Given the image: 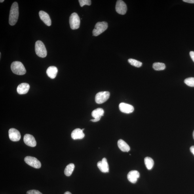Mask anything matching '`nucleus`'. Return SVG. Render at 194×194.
<instances>
[{"mask_svg": "<svg viewBox=\"0 0 194 194\" xmlns=\"http://www.w3.org/2000/svg\"><path fill=\"white\" fill-rule=\"evenodd\" d=\"M153 68L156 71L164 70L166 68L165 64L163 63L156 62L153 64Z\"/></svg>", "mask_w": 194, "mask_h": 194, "instance_id": "obj_22", "label": "nucleus"}, {"mask_svg": "<svg viewBox=\"0 0 194 194\" xmlns=\"http://www.w3.org/2000/svg\"><path fill=\"white\" fill-rule=\"evenodd\" d=\"M104 110L102 108H98L93 111L91 115L92 117L94 118H101V117L104 115Z\"/></svg>", "mask_w": 194, "mask_h": 194, "instance_id": "obj_19", "label": "nucleus"}, {"mask_svg": "<svg viewBox=\"0 0 194 194\" xmlns=\"http://www.w3.org/2000/svg\"><path fill=\"white\" fill-rule=\"evenodd\" d=\"M24 142L27 145L31 147L36 146L37 142L34 137L30 134L25 135L24 138Z\"/></svg>", "mask_w": 194, "mask_h": 194, "instance_id": "obj_10", "label": "nucleus"}, {"mask_svg": "<svg viewBox=\"0 0 194 194\" xmlns=\"http://www.w3.org/2000/svg\"><path fill=\"white\" fill-rule=\"evenodd\" d=\"M30 86L29 84L23 83L20 84L17 87V92L20 94H25L28 92Z\"/></svg>", "mask_w": 194, "mask_h": 194, "instance_id": "obj_16", "label": "nucleus"}, {"mask_svg": "<svg viewBox=\"0 0 194 194\" xmlns=\"http://www.w3.org/2000/svg\"><path fill=\"white\" fill-rule=\"evenodd\" d=\"M39 15L40 18L45 24L48 26H50L51 25V20L50 19L49 15L46 12L41 10L39 12Z\"/></svg>", "mask_w": 194, "mask_h": 194, "instance_id": "obj_14", "label": "nucleus"}, {"mask_svg": "<svg viewBox=\"0 0 194 194\" xmlns=\"http://www.w3.org/2000/svg\"><path fill=\"white\" fill-rule=\"evenodd\" d=\"M145 165L148 170H151L153 168L154 165V161L151 158L147 157L145 158Z\"/></svg>", "mask_w": 194, "mask_h": 194, "instance_id": "obj_21", "label": "nucleus"}, {"mask_svg": "<svg viewBox=\"0 0 194 194\" xmlns=\"http://www.w3.org/2000/svg\"><path fill=\"white\" fill-rule=\"evenodd\" d=\"M116 11L120 14L124 15L127 11V7L125 3L121 0L117 1L115 7Z\"/></svg>", "mask_w": 194, "mask_h": 194, "instance_id": "obj_8", "label": "nucleus"}, {"mask_svg": "<svg viewBox=\"0 0 194 194\" xmlns=\"http://www.w3.org/2000/svg\"><path fill=\"white\" fill-rule=\"evenodd\" d=\"M108 24L106 22H98L96 24L92 32L93 35L98 36L104 32L107 28Z\"/></svg>", "mask_w": 194, "mask_h": 194, "instance_id": "obj_4", "label": "nucleus"}, {"mask_svg": "<svg viewBox=\"0 0 194 194\" xmlns=\"http://www.w3.org/2000/svg\"><path fill=\"white\" fill-rule=\"evenodd\" d=\"M193 138H194V131H193Z\"/></svg>", "mask_w": 194, "mask_h": 194, "instance_id": "obj_33", "label": "nucleus"}, {"mask_svg": "<svg viewBox=\"0 0 194 194\" xmlns=\"http://www.w3.org/2000/svg\"><path fill=\"white\" fill-rule=\"evenodd\" d=\"M100 119L101 118H94V119L91 120V121L94 122H97L99 121Z\"/></svg>", "mask_w": 194, "mask_h": 194, "instance_id": "obj_29", "label": "nucleus"}, {"mask_svg": "<svg viewBox=\"0 0 194 194\" xmlns=\"http://www.w3.org/2000/svg\"><path fill=\"white\" fill-rule=\"evenodd\" d=\"M64 194H72L70 192H65Z\"/></svg>", "mask_w": 194, "mask_h": 194, "instance_id": "obj_31", "label": "nucleus"}, {"mask_svg": "<svg viewBox=\"0 0 194 194\" xmlns=\"http://www.w3.org/2000/svg\"><path fill=\"white\" fill-rule=\"evenodd\" d=\"M19 16V8L18 4L17 2H14L11 6L9 16V24L11 26H14L17 21Z\"/></svg>", "mask_w": 194, "mask_h": 194, "instance_id": "obj_1", "label": "nucleus"}, {"mask_svg": "<svg viewBox=\"0 0 194 194\" xmlns=\"http://www.w3.org/2000/svg\"><path fill=\"white\" fill-rule=\"evenodd\" d=\"M25 163L33 168L39 169L41 166V162L35 157L27 156L25 158Z\"/></svg>", "mask_w": 194, "mask_h": 194, "instance_id": "obj_7", "label": "nucleus"}, {"mask_svg": "<svg viewBox=\"0 0 194 194\" xmlns=\"http://www.w3.org/2000/svg\"><path fill=\"white\" fill-rule=\"evenodd\" d=\"M118 145L119 149L122 151L128 152L130 150L129 146L125 141L122 139H120L118 141Z\"/></svg>", "mask_w": 194, "mask_h": 194, "instance_id": "obj_18", "label": "nucleus"}, {"mask_svg": "<svg viewBox=\"0 0 194 194\" xmlns=\"http://www.w3.org/2000/svg\"><path fill=\"white\" fill-rule=\"evenodd\" d=\"M4 1V0H1V1H0V2L2 3Z\"/></svg>", "mask_w": 194, "mask_h": 194, "instance_id": "obj_32", "label": "nucleus"}, {"mask_svg": "<svg viewBox=\"0 0 194 194\" xmlns=\"http://www.w3.org/2000/svg\"><path fill=\"white\" fill-rule=\"evenodd\" d=\"M35 50L37 56L41 58H45L47 56V52L45 45L41 41H37L35 43Z\"/></svg>", "mask_w": 194, "mask_h": 194, "instance_id": "obj_3", "label": "nucleus"}, {"mask_svg": "<svg viewBox=\"0 0 194 194\" xmlns=\"http://www.w3.org/2000/svg\"><path fill=\"white\" fill-rule=\"evenodd\" d=\"M97 166L99 169L103 173H108L109 172V167L106 158H104L102 161H99Z\"/></svg>", "mask_w": 194, "mask_h": 194, "instance_id": "obj_12", "label": "nucleus"}, {"mask_svg": "<svg viewBox=\"0 0 194 194\" xmlns=\"http://www.w3.org/2000/svg\"><path fill=\"white\" fill-rule=\"evenodd\" d=\"M110 93L108 91H103L98 92L96 95L95 102L98 104H101L106 102L108 99Z\"/></svg>", "mask_w": 194, "mask_h": 194, "instance_id": "obj_6", "label": "nucleus"}, {"mask_svg": "<svg viewBox=\"0 0 194 194\" xmlns=\"http://www.w3.org/2000/svg\"><path fill=\"white\" fill-rule=\"evenodd\" d=\"M69 24L71 28L72 29H79L80 26V20L78 14L76 13H73L69 17Z\"/></svg>", "mask_w": 194, "mask_h": 194, "instance_id": "obj_5", "label": "nucleus"}, {"mask_svg": "<svg viewBox=\"0 0 194 194\" xmlns=\"http://www.w3.org/2000/svg\"><path fill=\"white\" fill-rule=\"evenodd\" d=\"M184 83L187 86L190 87H194V78L189 77L187 78L184 80Z\"/></svg>", "mask_w": 194, "mask_h": 194, "instance_id": "obj_24", "label": "nucleus"}, {"mask_svg": "<svg viewBox=\"0 0 194 194\" xmlns=\"http://www.w3.org/2000/svg\"><path fill=\"white\" fill-rule=\"evenodd\" d=\"M183 2L189 3H194V0H183Z\"/></svg>", "mask_w": 194, "mask_h": 194, "instance_id": "obj_28", "label": "nucleus"}, {"mask_svg": "<svg viewBox=\"0 0 194 194\" xmlns=\"http://www.w3.org/2000/svg\"><path fill=\"white\" fill-rule=\"evenodd\" d=\"M27 194H43L39 191L36 190H31L27 192Z\"/></svg>", "mask_w": 194, "mask_h": 194, "instance_id": "obj_26", "label": "nucleus"}, {"mask_svg": "<svg viewBox=\"0 0 194 194\" xmlns=\"http://www.w3.org/2000/svg\"><path fill=\"white\" fill-rule=\"evenodd\" d=\"M11 69L13 72L17 75H24L26 73V70L24 65L18 61H16L12 63Z\"/></svg>", "mask_w": 194, "mask_h": 194, "instance_id": "obj_2", "label": "nucleus"}, {"mask_svg": "<svg viewBox=\"0 0 194 194\" xmlns=\"http://www.w3.org/2000/svg\"><path fill=\"white\" fill-rule=\"evenodd\" d=\"M190 149L191 152L194 155V146H192L190 147Z\"/></svg>", "mask_w": 194, "mask_h": 194, "instance_id": "obj_30", "label": "nucleus"}, {"mask_svg": "<svg viewBox=\"0 0 194 194\" xmlns=\"http://www.w3.org/2000/svg\"><path fill=\"white\" fill-rule=\"evenodd\" d=\"M9 136L10 140L14 142L18 141L21 138V134L19 131L16 129L12 128L10 129L8 131Z\"/></svg>", "mask_w": 194, "mask_h": 194, "instance_id": "obj_9", "label": "nucleus"}, {"mask_svg": "<svg viewBox=\"0 0 194 194\" xmlns=\"http://www.w3.org/2000/svg\"><path fill=\"white\" fill-rule=\"evenodd\" d=\"M75 167V165L73 163L68 164L65 169L64 171L65 175L67 176H71L74 170Z\"/></svg>", "mask_w": 194, "mask_h": 194, "instance_id": "obj_20", "label": "nucleus"}, {"mask_svg": "<svg viewBox=\"0 0 194 194\" xmlns=\"http://www.w3.org/2000/svg\"><path fill=\"white\" fill-rule=\"evenodd\" d=\"M128 62L133 66L139 68L142 66V63L140 61L134 59H130L128 60Z\"/></svg>", "mask_w": 194, "mask_h": 194, "instance_id": "obj_23", "label": "nucleus"}, {"mask_svg": "<svg viewBox=\"0 0 194 194\" xmlns=\"http://www.w3.org/2000/svg\"><path fill=\"white\" fill-rule=\"evenodd\" d=\"M140 176V173L138 171L132 170L128 173L127 178L130 182L132 183H135Z\"/></svg>", "mask_w": 194, "mask_h": 194, "instance_id": "obj_13", "label": "nucleus"}, {"mask_svg": "<svg viewBox=\"0 0 194 194\" xmlns=\"http://www.w3.org/2000/svg\"><path fill=\"white\" fill-rule=\"evenodd\" d=\"M58 71V69L56 67L54 66H50L47 69L46 73L49 77L53 79L56 77Z\"/></svg>", "mask_w": 194, "mask_h": 194, "instance_id": "obj_17", "label": "nucleus"}, {"mask_svg": "<svg viewBox=\"0 0 194 194\" xmlns=\"http://www.w3.org/2000/svg\"><path fill=\"white\" fill-rule=\"evenodd\" d=\"M190 56L191 57L194 62V52L191 51L190 52Z\"/></svg>", "mask_w": 194, "mask_h": 194, "instance_id": "obj_27", "label": "nucleus"}, {"mask_svg": "<svg viewBox=\"0 0 194 194\" xmlns=\"http://www.w3.org/2000/svg\"><path fill=\"white\" fill-rule=\"evenodd\" d=\"M85 136L83 130L80 128L76 129L71 134L72 138L75 140L83 139Z\"/></svg>", "mask_w": 194, "mask_h": 194, "instance_id": "obj_15", "label": "nucleus"}, {"mask_svg": "<svg viewBox=\"0 0 194 194\" xmlns=\"http://www.w3.org/2000/svg\"><path fill=\"white\" fill-rule=\"evenodd\" d=\"M119 109L122 112L124 113H131L134 111V108L132 105L124 103H120Z\"/></svg>", "mask_w": 194, "mask_h": 194, "instance_id": "obj_11", "label": "nucleus"}, {"mask_svg": "<svg viewBox=\"0 0 194 194\" xmlns=\"http://www.w3.org/2000/svg\"><path fill=\"white\" fill-rule=\"evenodd\" d=\"M79 1L81 7L86 5L90 6L91 5V1L90 0H79Z\"/></svg>", "mask_w": 194, "mask_h": 194, "instance_id": "obj_25", "label": "nucleus"}]
</instances>
